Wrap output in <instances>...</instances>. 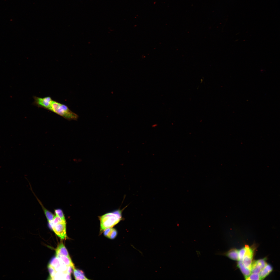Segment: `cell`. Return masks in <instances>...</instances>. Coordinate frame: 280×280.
Instances as JSON below:
<instances>
[{
	"instance_id": "e0dca14e",
	"label": "cell",
	"mask_w": 280,
	"mask_h": 280,
	"mask_svg": "<svg viewBox=\"0 0 280 280\" xmlns=\"http://www.w3.org/2000/svg\"><path fill=\"white\" fill-rule=\"evenodd\" d=\"M48 268L50 275V279L53 280L54 277L57 271L50 264L48 266Z\"/></svg>"
},
{
	"instance_id": "44dd1931",
	"label": "cell",
	"mask_w": 280,
	"mask_h": 280,
	"mask_svg": "<svg viewBox=\"0 0 280 280\" xmlns=\"http://www.w3.org/2000/svg\"><path fill=\"white\" fill-rule=\"evenodd\" d=\"M72 268L70 266H68L67 268V272L70 274L72 272Z\"/></svg>"
},
{
	"instance_id": "ffe728a7",
	"label": "cell",
	"mask_w": 280,
	"mask_h": 280,
	"mask_svg": "<svg viewBox=\"0 0 280 280\" xmlns=\"http://www.w3.org/2000/svg\"><path fill=\"white\" fill-rule=\"evenodd\" d=\"M246 251L245 247L239 251V260L242 261L245 255Z\"/></svg>"
},
{
	"instance_id": "9c48e42d",
	"label": "cell",
	"mask_w": 280,
	"mask_h": 280,
	"mask_svg": "<svg viewBox=\"0 0 280 280\" xmlns=\"http://www.w3.org/2000/svg\"><path fill=\"white\" fill-rule=\"evenodd\" d=\"M56 256L63 255L70 257L66 248L62 242L60 243L56 249Z\"/></svg>"
},
{
	"instance_id": "8992f818",
	"label": "cell",
	"mask_w": 280,
	"mask_h": 280,
	"mask_svg": "<svg viewBox=\"0 0 280 280\" xmlns=\"http://www.w3.org/2000/svg\"><path fill=\"white\" fill-rule=\"evenodd\" d=\"M245 247L246 251L245 255L242 261L244 265L246 268L251 270L253 256V251L248 246L246 245Z\"/></svg>"
},
{
	"instance_id": "ac0fdd59",
	"label": "cell",
	"mask_w": 280,
	"mask_h": 280,
	"mask_svg": "<svg viewBox=\"0 0 280 280\" xmlns=\"http://www.w3.org/2000/svg\"><path fill=\"white\" fill-rule=\"evenodd\" d=\"M55 214L59 216L62 220L66 221L64 215L62 211L60 209H57L54 210Z\"/></svg>"
},
{
	"instance_id": "6da1fadb",
	"label": "cell",
	"mask_w": 280,
	"mask_h": 280,
	"mask_svg": "<svg viewBox=\"0 0 280 280\" xmlns=\"http://www.w3.org/2000/svg\"><path fill=\"white\" fill-rule=\"evenodd\" d=\"M48 110L68 120H76L79 116L71 111L67 106L53 100Z\"/></svg>"
},
{
	"instance_id": "7c38bea8",
	"label": "cell",
	"mask_w": 280,
	"mask_h": 280,
	"mask_svg": "<svg viewBox=\"0 0 280 280\" xmlns=\"http://www.w3.org/2000/svg\"><path fill=\"white\" fill-rule=\"evenodd\" d=\"M104 231V235L111 239H113L115 238L117 234L116 230L115 229L111 228H107Z\"/></svg>"
},
{
	"instance_id": "7a4b0ae2",
	"label": "cell",
	"mask_w": 280,
	"mask_h": 280,
	"mask_svg": "<svg viewBox=\"0 0 280 280\" xmlns=\"http://www.w3.org/2000/svg\"><path fill=\"white\" fill-rule=\"evenodd\" d=\"M122 211L118 210L101 216L100 217L101 230L112 228L118 223L122 219Z\"/></svg>"
},
{
	"instance_id": "52a82bcc",
	"label": "cell",
	"mask_w": 280,
	"mask_h": 280,
	"mask_svg": "<svg viewBox=\"0 0 280 280\" xmlns=\"http://www.w3.org/2000/svg\"><path fill=\"white\" fill-rule=\"evenodd\" d=\"M266 263L264 259L255 261L252 262L251 269L252 273L259 274L266 266Z\"/></svg>"
},
{
	"instance_id": "5b68a950",
	"label": "cell",
	"mask_w": 280,
	"mask_h": 280,
	"mask_svg": "<svg viewBox=\"0 0 280 280\" xmlns=\"http://www.w3.org/2000/svg\"><path fill=\"white\" fill-rule=\"evenodd\" d=\"M49 264L53 267L57 272H67V266L60 258L56 256L52 258Z\"/></svg>"
},
{
	"instance_id": "277c9868",
	"label": "cell",
	"mask_w": 280,
	"mask_h": 280,
	"mask_svg": "<svg viewBox=\"0 0 280 280\" xmlns=\"http://www.w3.org/2000/svg\"><path fill=\"white\" fill-rule=\"evenodd\" d=\"M50 227L61 239L64 240L67 239L66 222L59 223L52 225Z\"/></svg>"
},
{
	"instance_id": "5bb4252c",
	"label": "cell",
	"mask_w": 280,
	"mask_h": 280,
	"mask_svg": "<svg viewBox=\"0 0 280 280\" xmlns=\"http://www.w3.org/2000/svg\"><path fill=\"white\" fill-rule=\"evenodd\" d=\"M37 198L41 206L48 222L49 223L51 222L53 220L55 215L53 214L52 212L46 209L43 206L40 201L37 197Z\"/></svg>"
},
{
	"instance_id": "8fae6325",
	"label": "cell",
	"mask_w": 280,
	"mask_h": 280,
	"mask_svg": "<svg viewBox=\"0 0 280 280\" xmlns=\"http://www.w3.org/2000/svg\"><path fill=\"white\" fill-rule=\"evenodd\" d=\"M272 268L271 266L269 264H267L259 273L260 279H263L272 271Z\"/></svg>"
},
{
	"instance_id": "ba28073f",
	"label": "cell",
	"mask_w": 280,
	"mask_h": 280,
	"mask_svg": "<svg viewBox=\"0 0 280 280\" xmlns=\"http://www.w3.org/2000/svg\"><path fill=\"white\" fill-rule=\"evenodd\" d=\"M217 254L224 255L234 260H239V251L235 249H231L227 252L222 254L218 253Z\"/></svg>"
},
{
	"instance_id": "2e32d148",
	"label": "cell",
	"mask_w": 280,
	"mask_h": 280,
	"mask_svg": "<svg viewBox=\"0 0 280 280\" xmlns=\"http://www.w3.org/2000/svg\"><path fill=\"white\" fill-rule=\"evenodd\" d=\"M73 274L76 280H88L85 276L83 271L81 270L74 269Z\"/></svg>"
},
{
	"instance_id": "d6986e66",
	"label": "cell",
	"mask_w": 280,
	"mask_h": 280,
	"mask_svg": "<svg viewBox=\"0 0 280 280\" xmlns=\"http://www.w3.org/2000/svg\"><path fill=\"white\" fill-rule=\"evenodd\" d=\"M246 280H260L259 274L252 273L245 278Z\"/></svg>"
},
{
	"instance_id": "3957f363",
	"label": "cell",
	"mask_w": 280,
	"mask_h": 280,
	"mask_svg": "<svg viewBox=\"0 0 280 280\" xmlns=\"http://www.w3.org/2000/svg\"><path fill=\"white\" fill-rule=\"evenodd\" d=\"M33 104L38 107L48 110L53 100L50 96L41 97L35 96H33Z\"/></svg>"
},
{
	"instance_id": "4fadbf2b",
	"label": "cell",
	"mask_w": 280,
	"mask_h": 280,
	"mask_svg": "<svg viewBox=\"0 0 280 280\" xmlns=\"http://www.w3.org/2000/svg\"><path fill=\"white\" fill-rule=\"evenodd\" d=\"M56 256L60 258L67 266H71L73 269L75 268L74 264L72 262L70 257H68L63 255H58Z\"/></svg>"
},
{
	"instance_id": "30bf717a",
	"label": "cell",
	"mask_w": 280,
	"mask_h": 280,
	"mask_svg": "<svg viewBox=\"0 0 280 280\" xmlns=\"http://www.w3.org/2000/svg\"><path fill=\"white\" fill-rule=\"evenodd\" d=\"M71 274L67 272H57L53 280H71Z\"/></svg>"
},
{
	"instance_id": "9a60e30c",
	"label": "cell",
	"mask_w": 280,
	"mask_h": 280,
	"mask_svg": "<svg viewBox=\"0 0 280 280\" xmlns=\"http://www.w3.org/2000/svg\"><path fill=\"white\" fill-rule=\"evenodd\" d=\"M237 266L245 277V278L249 276L251 273L250 269L246 268L243 264L242 261L240 260L237 263Z\"/></svg>"
}]
</instances>
